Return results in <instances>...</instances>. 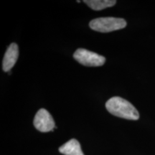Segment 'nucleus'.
Returning <instances> with one entry per match:
<instances>
[{
	"label": "nucleus",
	"mask_w": 155,
	"mask_h": 155,
	"mask_svg": "<svg viewBox=\"0 0 155 155\" xmlns=\"http://www.w3.org/2000/svg\"><path fill=\"white\" fill-rule=\"evenodd\" d=\"M126 26L127 22L125 19L113 17H99L93 19L89 23L91 29L103 33L121 30L126 28Z\"/></svg>",
	"instance_id": "2"
},
{
	"label": "nucleus",
	"mask_w": 155,
	"mask_h": 155,
	"mask_svg": "<svg viewBox=\"0 0 155 155\" xmlns=\"http://www.w3.org/2000/svg\"><path fill=\"white\" fill-rule=\"evenodd\" d=\"M83 2L86 3L90 8L96 11L102 10L107 7H113L116 5V0H85Z\"/></svg>",
	"instance_id": "7"
},
{
	"label": "nucleus",
	"mask_w": 155,
	"mask_h": 155,
	"mask_svg": "<svg viewBox=\"0 0 155 155\" xmlns=\"http://www.w3.org/2000/svg\"><path fill=\"white\" fill-rule=\"evenodd\" d=\"M59 152L64 155H84L80 143L75 139H71L60 147Z\"/></svg>",
	"instance_id": "6"
},
{
	"label": "nucleus",
	"mask_w": 155,
	"mask_h": 155,
	"mask_svg": "<svg viewBox=\"0 0 155 155\" xmlns=\"http://www.w3.org/2000/svg\"><path fill=\"white\" fill-rule=\"evenodd\" d=\"M106 108L112 115L129 120H138L139 114L134 106L128 101L114 96L106 103Z\"/></svg>",
	"instance_id": "1"
},
{
	"label": "nucleus",
	"mask_w": 155,
	"mask_h": 155,
	"mask_svg": "<svg viewBox=\"0 0 155 155\" xmlns=\"http://www.w3.org/2000/svg\"><path fill=\"white\" fill-rule=\"evenodd\" d=\"M73 58L81 65L89 67L101 66L106 62L105 57L83 48L77 49Z\"/></svg>",
	"instance_id": "3"
},
{
	"label": "nucleus",
	"mask_w": 155,
	"mask_h": 155,
	"mask_svg": "<svg viewBox=\"0 0 155 155\" xmlns=\"http://www.w3.org/2000/svg\"><path fill=\"white\" fill-rule=\"evenodd\" d=\"M35 127L41 132L53 131L56 128L53 116L45 108H40L37 112L33 121Z\"/></svg>",
	"instance_id": "4"
},
{
	"label": "nucleus",
	"mask_w": 155,
	"mask_h": 155,
	"mask_svg": "<svg viewBox=\"0 0 155 155\" xmlns=\"http://www.w3.org/2000/svg\"><path fill=\"white\" fill-rule=\"evenodd\" d=\"M19 56V47L15 42L7 49L2 61V69L5 72H9L17 61Z\"/></svg>",
	"instance_id": "5"
}]
</instances>
